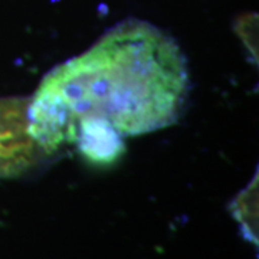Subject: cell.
Masks as SVG:
<instances>
[{
    "label": "cell",
    "instance_id": "cell-1",
    "mask_svg": "<svg viewBox=\"0 0 259 259\" xmlns=\"http://www.w3.org/2000/svg\"><path fill=\"white\" fill-rule=\"evenodd\" d=\"M190 91L180 47L161 29L125 20L49 71L29 98L28 130L48 157L69 146L83 121L122 139L176 124Z\"/></svg>",
    "mask_w": 259,
    "mask_h": 259
}]
</instances>
